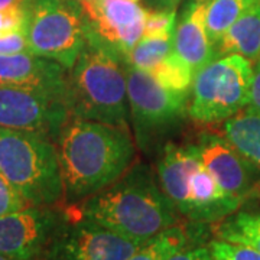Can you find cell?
I'll return each mask as SVG.
<instances>
[{
  "mask_svg": "<svg viewBox=\"0 0 260 260\" xmlns=\"http://www.w3.org/2000/svg\"><path fill=\"white\" fill-rule=\"evenodd\" d=\"M67 204H78L132 167L136 149L129 129L70 117L56 138Z\"/></svg>",
  "mask_w": 260,
  "mask_h": 260,
  "instance_id": "1",
  "label": "cell"
},
{
  "mask_svg": "<svg viewBox=\"0 0 260 260\" xmlns=\"http://www.w3.org/2000/svg\"><path fill=\"white\" fill-rule=\"evenodd\" d=\"M74 205L84 218L142 244L181 218L143 164L130 167L117 181Z\"/></svg>",
  "mask_w": 260,
  "mask_h": 260,
  "instance_id": "2",
  "label": "cell"
},
{
  "mask_svg": "<svg viewBox=\"0 0 260 260\" xmlns=\"http://www.w3.org/2000/svg\"><path fill=\"white\" fill-rule=\"evenodd\" d=\"M84 29L83 51L68 73L71 117L129 129L126 62Z\"/></svg>",
  "mask_w": 260,
  "mask_h": 260,
  "instance_id": "3",
  "label": "cell"
},
{
  "mask_svg": "<svg viewBox=\"0 0 260 260\" xmlns=\"http://www.w3.org/2000/svg\"><path fill=\"white\" fill-rule=\"evenodd\" d=\"M156 178L178 214L194 224H217L243 203L215 181L197 145L167 143L156 164Z\"/></svg>",
  "mask_w": 260,
  "mask_h": 260,
  "instance_id": "4",
  "label": "cell"
},
{
  "mask_svg": "<svg viewBox=\"0 0 260 260\" xmlns=\"http://www.w3.org/2000/svg\"><path fill=\"white\" fill-rule=\"evenodd\" d=\"M0 172L30 205L56 207L64 200L56 145L44 133L0 127Z\"/></svg>",
  "mask_w": 260,
  "mask_h": 260,
  "instance_id": "5",
  "label": "cell"
},
{
  "mask_svg": "<svg viewBox=\"0 0 260 260\" xmlns=\"http://www.w3.org/2000/svg\"><path fill=\"white\" fill-rule=\"evenodd\" d=\"M253 65L239 54L214 58L194 77L188 116L197 123L229 120L250 103Z\"/></svg>",
  "mask_w": 260,
  "mask_h": 260,
  "instance_id": "6",
  "label": "cell"
},
{
  "mask_svg": "<svg viewBox=\"0 0 260 260\" xmlns=\"http://www.w3.org/2000/svg\"><path fill=\"white\" fill-rule=\"evenodd\" d=\"M29 52L71 70L85 44V20L75 0H25Z\"/></svg>",
  "mask_w": 260,
  "mask_h": 260,
  "instance_id": "7",
  "label": "cell"
},
{
  "mask_svg": "<svg viewBox=\"0 0 260 260\" xmlns=\"http://www.w3.org/2000/svg\"><path fill=\"white\" fill-rule=\"evenodd\" d=\"M129 119L135 139L148 152L188 114L189 94L171 91L145 71L126 64Z\"/></svg>",
  "mask_w": 260,
  "mask_h": 260,
  "instance_id": "8",
  "label": "cell"
},
{
  "mask_svg": "<svg viewBox=\"0 0 260 260\" xmlns=\"http://www.w3.org/2000/svg\"><path fill=\"white\" fill-rule=\"evenodd\" d=\"M64 210L65 223L44 260H127L143 246L81 217L74 204Z\"/></svg>",
  "mask_w": 260,
  "mask_h": 260,
  "instance_id": "9",
  "label": "cell"
},
{
  "mask_svg": "<svg viewBox=\"0 0 260 260\" xmlns=\"http://www.w3.org/2000/svg\"><path fill=\"white\" fill-rule=\"evenodd\" d=\"M65 210L56 207L28 208L0 217V253L19 260H44L59 229Z\"/></svg>",
  "mask_w": 260,
  "mask_h": 260,
  "instance_id": "10",
  "label": "cell"
},
{
  "mask_svg": "<svg viewBox=\"0 0 260 260\" xmlns=\"http://www.w3.org/2000/svg\"><path fill=\"white\" fill-rule=\"evenodd\" d=\"M70 117V107L62 100L0 84V127L38 132L56 140Z\"/></svg>",
  "mask_w": 260,
  "mask_h": 260,
  "instance_id": "11",
  "label": "cell"
},
{
  "mask_svg": "<svg viewBox=\"0 0 260 260\" xmlns=\"http://www.w3.org/2000/svg\"><path fill=\"white\" fill-rule=\"evenodd\" d=\"M85 25L126 62L143 38L146 13L135 0H81Z\"/></svg>",
  "mask_w": 260,
  "mask_h": 260,
  "instance_id": "12",
  "label": "cell"
},
{
  "mask_svg": "<svg viewBox=\"0 0 260 260\" xmlns=\"http://www.w3.org/2000/svg\"><path fill=\"white\" fill-rule=\"evenodd\" d=\"M197 146L204 167L227 194L244 201L256 191V175L260 168L240 153L225 138L203 133Z\"/></svg>",
  "mask_w": 260,
  "mask_h": 260,
  "instance_id": "13",
  "label": "cell"
},
{
  "mask_svg": "<svg viewBox=\"0 0 260 260\" xmlns=\"http://www.w3.org/2000/svg\"><path fill=\"white\" fill-rule=\"evenodd\" d=\"M0 84L47 94L70 107L68 70L45 56L32 52L0 55Z\"/></svg>",
  "mask_w": 260,
  "mask_h": 260,
  "instance_id": "14",
  "label": "cell"
},
{
  "mask_svg": "<svg viewBox=\"0 0 260 260\" xmlns=\"http://www.w3.org/2000/svg\"><path fill=\"white\" fill-rule=\"evenodd\" d=\"M205 5L207 0H191L174 35V51L192 68L194 74L218 56L205 26Z\"/></svg>",
  "mask_w": 260,
  "mask_h": 260,
  "instance_id": "15",
  "label": "cell"
},
{
  "mask_svg": "<svg viewBox=\"0 0 260 260\" xmlns=\"http://www.w3.org/2000/svg\"><path fill=\"white\" fill-rule=\"evenodd\" d=\"M217 55L239 54L256 62L260 58V0L237 19L215 44Z\"/></svg>",
  "mask_w": 260,
  "mask_h": 260,
  "instance_id": "16",
  "label": "cell"
},
{
  "mask_svg": "<svg viewBox=\"0 0 260 260\" xmlns=\"http://www.w3.org/2000/svg\"><path fill=\"white\" fill-rule=\"evenodd\" d=\"M224 138L260 168V110L250 106L224 123Z\"/></svg>",
  "mask_w": 260,
  "mask_h": 260,
  "instance_id": "17",
  "label": "cell"
},
{
  "mask_svg": "<svg viewBox=\"0 0 260 260\" xmlns=\"http://www.w3.org/2000/svg\"><path fill=\"white\" fill-rule=\"evenodd\" d=\"M214 234L217 239L243 244L260 253V207L236 210L217 223Z\"/></svg>",
  "mask_w": 260,
  "mask_h": 260,
  "instance_id": "18",
  "label": "cell"
},
{
  "mask_svg": "<svg viewBox=\"0 0 260 260\" xmlns=\"http://www.w3.org/2000/svg\"><path fill=\"white\" fill-rule=\"evenodd\" d=\"M191 242L192 233L186 227L177 224L152 237L127 260H168L178 251L189 247Z\"/></svg>",
  "mask_w": 260,
  "mask_h": 260,
  "instance_id": "19",
  "label": "cell"
},
{
  "mask_svg": "<svg viewBox=\"0 0 260 260\" xmlns=\"http://www.w3.org/2000/svg\"><path fill=\"white\" fill-rule=\"evenodd\" d=\"M256 2L257 0H207L205 26L214 47L233 23Z\"/></svg>",
  "mask_w": 260,
  "mask_h": 260,
  "instance_id": "20",
  "label": "cell"
},
{
  "mask_svg": "<svg viewBox=\"0 0 260 260\" xmlns=\"http://www.w3.org/2000/svg\"><path fill=\"white\" fill-rule=\"evenodd\" d=\"M149 74L165 88L181 94L191 93L195 75L192 68L178 55L174 48Z\"/></svg>",
  "mask_w": 260,
  "mask_h": 260,
  "instance_id": "21",
  "label": "cell"
},
{
  "mask_svg": "<svg viewBox=\"0 0 260 260\" xmlns=\"http://www.w3.org/2000/svg\"><path fill=\"white\" fill-rule=\"evenodd\" d=\"M174 35L143 37L130 51L126 64L140 71L150 73L174 48Z\"/></svg>",
  "mask_w": 260,
  "mask_h": 260,
  "instance_id": "22",
  "label": "cell"
},
{
  "mask_svg": "<svg viewBox=\"0 0 260 260\" xmlns=\"http://www.w3.org/2000/svg\"><path fill=\"white\" fill-rule=\"evenodd\" d=\"M211 260H260V253L251 247L215 239L208 243Z\"/></svg>",
  "mask_w": 260,
  "mask_h": 260,
  "instance_id": "23",
  "label": "cell"
},
{
  "mask_svg": "<svg viewBox=\"0 0 260 260\" xmlns=\"http://www.w3.org/2000/svg\"><path fill=\"white\" fill-rule=\"evenodd\" d=\"M177 28V12L175 9L152 10L146 13L143 37L174 35Z\"/></svg>",
  "mask_w": 260,
  "mask_h": 260,
  "instance_id": "24",
  "label": "cell"
},
{
  "mask_svg": "<svg viewBox=\"0 0 260 260\" xmlns=\"http://www.w3.org/2000/svg\"><path fill=\"white\" fill-rule=\"evenodd\" d=\"M29 205L25 197L0 172V217L22 211Z\"/></svg>",
  "mask_w": 260,
  "mask_h": 260,
  "instance_id": "25",
  "label": "cell"
},
{
  "mask_svg": "<svg viewBox=\"0 0 260 260\" xmlns=\"http://www.w3.org/2000/svg\"><path fill=\"white\" fill-rule=\"evenodd\" d=\"M25 25H26V10L23 2L0 10V35L25 30Z\"/></svg>",
  "mask_w": 260,
  "mask_h": 260,
  "instance_id": "26",
  "label": "cell"
},
{
  "mask_svg": "<svg viewBox=\"0 0 260 260\" xmlns=\"http://www.w3.org/2000/svg\"><path fill=\"white\" fill-rule=\"evenodd\" d=\"M19 52H29L25 30L0 35V55H10Z\"/></svg>",
  "mask_w": 260,
  "mask_h": 260,
  "instance_id": "27",
  "label": "cell"
},
{
  "mask_svg": "<svg viewBox=\"0 0 260 260\" xmlns=\"http://www.w3.org/2000/svg\"><path fill=\"white\" fill-rule=\"evenodd\" d=\"M168 260H211V254L208 247H186Z\"/></svg>",
  "mask_w": 260,
  "mask_h": 260,
  "instance_id": "28",
  "label": "cell"
},
{
  "mask_svg": "<svg viewBox=\"0 0 260 260\" xmlns=\"http://www.w3.org/2000/svg\"><path fill=\"white\" fill-rule=\"evenodd\" d=\"M249 106L260 110V58L253 65V77L250 85V103Z\"/></svg>",
  "mask_w": 260,
  "mask_h": 260,
  "instance_id": "29",
  "label": "cell"
},
{
  "mask_svg": "<svg viewBox=\"0 0 260 260\" xmlns=\"http://www.w3.org/2000/svg\"><path fill=\"white\" fill-rule=\"evenodd\" d=\"M162 9H177L181 0H155Z\"/></svg>",
  "mask_w": 260,
  "mask_h": 260,
  "instance_id": "30",
  "label": "cell"
},
{
  "mask_svg": "<svg viewBox=\"0 0 260 260\" xmlns=\"http://www.w3.org/2000/svg\"><path fill=\"white\" fill-rule=\"evenodd\" d=\"M22 2H25V0H0V10L6 9V8L13 6V5H19Z\"/></svg>",
  "mask_w": 260,
  "mask_h": 260,
  "instance_id": "31",
  "label": "cell"
},
{
  "mask_svg": "<svg viewBox=\"0 0 260 260\" xmlns=\"http://www.w3.org/2000/svg\"><path fill=\"white\" fill-rule=\"evenodd\" d=\"M0 260H19V259H15V257H12V256H8V254L0 253Z\"/></svg>",
  "mask_w": 260,
  "mask_h": 260,
  "instance_id": "32",
  "label": "cell"
},
{
  "mask_svg": "<svg viewBox=\"0 0 260 260\" xmlns=\"http://www.w3.org/2000/svg\"><path fill=\"white\" fill-rule=\"evenodd\" d=\"M135 2H139V0H135Z\"/></svg>",
  "mask_w": 260,
  "mask_h": 260,
  "instance_id": "33",
  "label": "cell"
},
{
  "mask_svg": "<svg viewBox=\"0 0 260 260\" xmlns=\"http://www.w3.org/2000/svg\"><path fill=\"white\" fill-rule=\"evenodd\" d=\"M78 2H81V0H78Z\"/></svg>",
  "mask_w": 260,
  "mask_h": 260,
  "instance_id": "34",
  "label": "cell"
}]
</instances>
